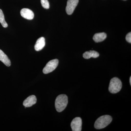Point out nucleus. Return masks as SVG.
I'll return each mask as SVG.
<instances>
[{
	"mask_svg": "<svg viewBox=\"0 0 131 131\" xmlns=\"http://www.w3.org/2000/svg\"><path fill=\"white\" fill-rule=\"evenodd\" d=\"M41 5L42 7L45 9H49L50 5L48 0H41Z\"/></svg>",
	"mask_w": 131,
	"mask_h": 131,
	"instance_id": "14",
	"label": "nucleus"
},
{
	"mask_svg": "<svg viewBox=\"0 0 131 131\" xmlns=\"http://www.w3.org/2000/svg\"><path fill=\"white\" fill-rule=\"evenodd\" d=\"M126 41L129 43H131V32H129L126 37Z\"/></svg>",
	"mask_w": 131,
	"mask_h": 131,
	"instance_id": "15",
	"label": "nucleus"
},
{
	"mask_svg": "<svg viewBox=\"0 0 131 131\" xmlns=\"http://www.w3.org/2000/svg\"><path fill=\"white\" fill-rule=\"evenodd\" d=\"M82 120L80 117H76L71 123V127L73 131H81Z\"/></svg>",
	"mask_w": 131,
	"mask_h": 131,
	"instance_id": "6",
	"label": "nucleus"
},
{
	"mask_svg": "<svg viewBox=\"0 0 131 131\" xmlns=\"http://www.w3.org/2000/svg\"><path fill=\"white\" fill-rule=\"evenodd\" d=\"M112 118L109 115H105L98 118L94 124V127L95 129H103L112 122Z\"/></svg>",
	"mask_w": 131,
	"mask_h": 131,
	"instance_id": "2",
	"label": "nucleus"
},
{
	"mask_svg": "<svg viewBox=\"0 0 131 131\" xmlns=\"http://www.w3.org/2000/svg\"><path fill=\"white\" fill-rule=\"evenodd\" d=\"M0 61L2 62L6 66H11V61L7 56L0 49Z\"/></svg>",
	"mask_w": 131,
	"mask_h": 131,
	"instance_id": "10",
	"label": "nucleus"
},
{
	"mask_svg": "<svg viewBox=\"0 0 131 131\" xmlns=\"http://www.w3.org/2000/svg\"><path fill=\"white\" fill-rule=\"evenodd\" d=\"M37 101V98L35 95H30L24 100L23 105L25 107H30L36 103Z\"/></svg>",
	"mask_w": 131,
	"mask_h": 131,
	"instance_id": "8",
	"label": "nucleus"
},
{
	"mask_svg": "<svg viewBox=\"0 0 131 131\" xmlns=\"http://www.w3.org/2000/svg\"><path fill=\"white\" fill-rule=\"evenodd\" d=\"M106 37V34L105 32L98 33L94 35L93 39L95 42H100L103 41Z\"/></svg>",
	"mask_w": 131,
	"mask_h": 131,
	"instance_id": "11",
	"label": "nucleus"
},
{
	"mask_svg": "<svg viewBox=\"0 0 131 131\" xmlns=\"http://www.w3.org/2000/svg\"><path fill=\"white\" fill-rule=\"evenodd\" d=\"M68 97L65 94H61L57 97L55 101V107L58 112H62L68 105Z\"/></svg>",
	"mask_w": 131,
	"mask_h": 131,
	"instance_id": "1",
	"label": "nucleus"
},
{
	"mask_svg": "<svg viewBox=\"0 0 131 131\" xmlns=\"http://www.w3.org/2000/svg\"><path fill=\"white\" fill-rule=\"evenodd\" d=\"M45 45V38L42 37L37 40L35 45V49L36 51H39L43 48Z\"/></svg>",
	"mask_w": 131,
	"mask_h": 131,
	"instance_id": "9",
	"label": "nucleus"
},
{
	"mask_svg": "<svg viewBox=\"0 0 131 131\" xmlns=\"http://www.w3.org/2000/svg\"><path fill=\"white\" fill-rule=\"evenodd\" d=\"M79 0H68L66 10L67 14H72L77 6Z\"/></svg>",
	"mask_w": 131,
	"mask_h": 131,
	"instance_id": "5",
	"label": "nucleus"
},
{
	"mask_svg": "<svg viewBox=\"0 0 131 131\" xmlns=\"http://www.w3.org/2000/svg\"><path fill=\"white\" fill-rule=\"evenodd\" d=\"M99 53L95 51H86L83 54V58L86 59H89L91 57L94 58H96L99 56Z\"/></svg>",
	"mask_w": 131,
	"mask_h": 131,
	"instance_id": "12",
	"label": "nucleus"
},
{
	"mask_svg": "<svg viewBox=\"0 0 131 131\" xmlns=\"http://www.w3.org/2000/svg\"><path fill=\"white\" fill-rule=\"evenodd\" d=\"M20 14L24 18L32 20L34 17V14L32 11L28 8H24L21 9Z\"/></svg>",
	"mask_w": 131,
	"mask_h": 131,
	"instance_id": "7",
	"label": "nucleus"
},
{
	"mask_svg": "<svg viewBox=\"0 0 131 131\" xmlns=\"http://www.w3.org/2000/svg\"><path fill=\"white\" fill-rule=\"evenodd\" d=\"M0 23L2 24L3 27L6 28L8 27V24L5 21L4 14L2 10L0 9Z\"/></svg>",
	"mask_w": 131,
	"mask_h": 131,
	"instance_id": "13",
	"label": "nucleus"
},
{
	"mask_svg": "<svg viewBox=\"0 0 131 131\" xmlns=\"http://www.w3.org/2000/svg\"><path fill=\"white\" fill-rule=\"evenodd\" d=\"M122 87V82L121 80L118 78L114 77L110 81L108 90L112 93H117L120 91Z\"/></svg>",
	"mask_w": 131,
	"mask_h": 131,
	"instance_id": "3",
	"label": "nucleus"
},
{
	"mask_svg": "<svg viewBox=\"0 0 131 131\" xmlns=\"http://www.w3.org/2000/svg\"><path fill=\"white\" fill-rule=\"evenodd\" d=\"M130 85H131V77H130Z\"/></svg>",
	"mask_w": 131,
	"mask_h": 131,
	"instance_id": "16",
	"label": "nucleus"
},
{
	"mask_svg": "<svg viewBox=\"0 0 131 131\" xmlns=\"http://www.w3.org/2000/svg\"><path fill=\"white\" fill-rule=\"evenodd\" d=\"M59 61L57 59H54L49 61L43 69V73L47 74L52 72L56 69L58 64Z\"/></svg>",
	"mask_w": 131,
	"mask_h": 131,
	"instance_id": "4",
	"label": "nucleus"
},
{
	"mask_svg": "<svg viewBox=\"0 0 131 131\" xmlns=\"http://www.w3.org/2000/svg\"><path fill=\"white\" fill-rule=\"evenodd\" d=\"M124 1H126V0H124Z\"/></svg>",
	"mask_w": 131,
	"mask_h": 131,
	"instance_id": "17",
	"label": "nucleus"
}]
</instances>
